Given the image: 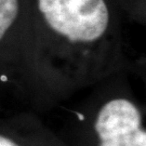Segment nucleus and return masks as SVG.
<instances>
[{
  "mask_svg": "<svg viewBox=\"0 0 146 146\" xmlns=\"http://www.w3.org/2000/svg\"><path fill=\"white\" fill-rule=\"evenodd\" d=\"M44 21L73 43H91L105 34L110 11L105 0H38Z\"/></svg>",
  "mask_w": 146,
  "mask_h": 146,
  "instance_id": "1",
  "label": "nucleus"
},
{
  "mask_svg": "<svg viewBox=\"0 0 146 146\" xmlns=\"http://www.w3.org/2000/svg\"><path fill=\"white\" fill-rule=\"evenodd\" d=\"M94 130L99 146H146L141 111L127 99L105 103L96 116Z\"/></svg>",
  "mask_w": 146,
  "mask_h": 146,
  "instance_id": "2",
  "label": "nucleus"
},
{
  "mask_svg": "<svg viewBox=\"0 0 146 146\" xmlns=\"http://www.w3.org/2000/svg\"><path fill=\"white\" fill-rule=\"evenodd\" d=\"M19 0H0V41L19 15Z\"/></svg>",
  "mask_w": 146,
  "mask_h": 146,
  "instance_id": "3",
  "label": "nucleus"
},
{
  "mask_svg": "<svg viewBox=\"0 0 146 146\" xmlns=\"http://www.w3.org/2000/svg\"><path fill=\"white\" fill-rule=\"evenodd\" d=\"M0 146H20V145L17 143H15L14 141H12L9 137L0 134Z\"/></svg>",
  "mask_w": 146,
  "mask_h": 146,
  "instance_id": "4",
  "label": "nucleus"
}]
</instances>
